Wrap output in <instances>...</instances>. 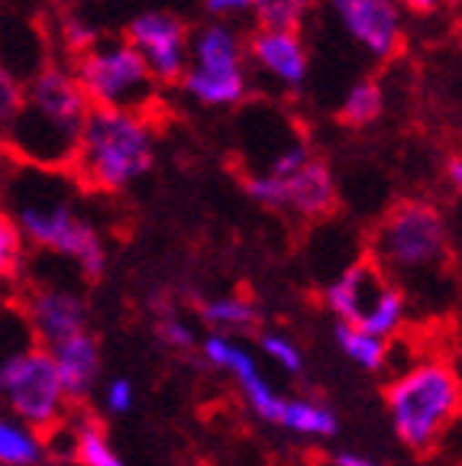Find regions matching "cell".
I'll return each instance as SVG.
<instances>
[{"label":"cell","instance_id":"6da1fadb","mask_svg":"<svg viewBox=\"0 0 462 466\" xmlns=\"http://www.w3.org/2000/svg\"><path fill=\"white\" fill-rule=\"evenodd\" d=\"M91 110L75 72L43 68L26 81V97L16 116L4 124L7 149L29 168H72Z\"/></svg>","mask_w":462,"mask_h":466},{"label":"cell","instance_id":"7a4b0ae2","mask_svg":"<svg viewBox=\"0 0 462 466\" xmlns=\"http://www.w3.org/2000/svg\"><path fill=\"white\" fill-rule=\"evenodd\" d=\"M14 188L16 195L10 198L7 218L20 227L26 243L72 259L81 276L101 279L104 266H107L101 233L91 220L75 211L55 175L39 168V182H29L26 168H23V178L16 175Z\"/></svg>","mask_w":462,"mask_h":466},{"label":"cell","instance_id":"3957f363","mask_svg":"<svg viewBox=\"0 0 462 466\" xmlns=\"http://www.w3.org/2000/svg\"><path fill=\"white\" fill-rule=\"evenodd\" d=\"M156 137L139 110L95 107L81 133L75 178L95 191H123L152 168Z\"/></svg>","mask_w":462,"mask_h":466},{"label":"cell","instance_id":"277c9868","mask_svg":"<svg viewBox=\"0 0 462 466\" xmlns=\"http://www.w3.org/2000/svg\"><path fill=\"white\" fill-rule=\"evenodd\" d=\"M388 411L397 437L411 451L427 453L462 411V386L440 360L411 366L388 386Z\"/></svg>","mask_w":462,"mask_h":466},{"label":"cell","instance_id":"5b68a950","mask_svg":"<svg viewBox=\"0 0 462 466\" xmlns=\"http://www.w3.org/2000/svg\"><path fill=\"white\" fill-rule=\"evenodd\" d=\"M447 224L427 201H405L382 220L376 233V262L385 276L434 285L447 269Z\"/></svg>","mask_w":462,"mask_h":466},{"label":"cell","instance_id":"8992f818","mask_svg":"<svg viewBox=\"0 0 462 466\" xmlns=\"http://www.w3.org/2000/svg\"><path fill=\"white\" fill-rule=\"evenodd\" d=\"M0 395L14 411L16 421L29 424L39 434H52L62 428L65 405H72L58 376V366L52 350L23 347L16 353H7L0 363Z\"/></svg>","mask_w":462,"mask_h":466},{"label":"cell","instance_id":"52a82bcc","mask_svg":"<svg viewBox=\"0 0 462 466\" xmlns=\"http://www.w3.org/2000/svg\"><path fill=\"white\" fill-rule=\"evenodd\" d=\"M75 78L91 107L143 114V107L156 95V78L133 43H97L91 52L78 56Z\"/></svg>","mask_w":462,"mask_h":466},{"label":"cell","instance_id":"ba28073f","mask_svg":"<svg viewBox=\"0 0 462 466\" xmlns=\"http://www.w3.org/2000/svg\"><path fill=\"white\" fill-rule=\"evenodd\" d=\"M185 91L204 107H230L243 101V46L226 23H210L191 39V68L185 75Z\"/></svg>","mask_w":462,"mask_h":466},{"label":"cell","instance_id":"9c48e42d","mask_svg":"<svg viewBox=\"0 0 462 466\" xmlns=\"http://www.w3.org/2000/svg\"><path fill=\"white\" fill-rule=\"evenodd\" d=\"M156 81H185L191 68V43L185 23L166 10H146L130 23V36Z\"/></svg>","mask_w":462,"mask_h":466},{"label":"cell","instance_id":"30bf717a","mask_svg":"<svg viewBox=\"0 0 462 466\" xmlns=\"http://www.w3.org/2000/svg\"><path fill=\"white\" fill-rule=\"evenodd\" d=\"M23 320H26L29 334L36 337V343L45 350L72 340L78 334H87L85 301L75 291L55 289V285H36L23 295Z\"/></svg>","mask_w":462,"mask_h":466},{"label":"cell","instance_id":"8fae6325","mask_svg":"<svg viewBox=\"0 0 462 466\" xmlns=\"http://www.w3.org/2000/svg\"><path fill=\"white\" fill-rule=\"evenodd\" d=\"M201 350H204V360H207L210 366L233 372V379H236L239 389H243L249 408H253L262 421L282 424L285 411H288V399H282V395L268 386L249 350H243L239 343H233L230 337H224V334H210L207 340L201 343Z\"/></svg>","mask_w":462,"mask_h":466},{"label":"cell","instance_id":"7c38bea8","mask_svg":"<svg viewBox=\"0 0 462 466\" xmlns=\"http://www.w3.org/2000/svg\"><path fill=\"white\" fill-rule=\"evenodd\" d=\"M333 14L368 56L388 58L401 46V4L397 0H330Z\"/></svg>","mask_w":462,"mask_h":466},{"label":"cell","instance_id":"4fadbf2b","mask_svg":"<svg viewBox=\"0 0 462 466\" xmlns=\"http://www.w3.org/2000/svg\"><path fill=\"white\" fill-rule=\"evenodd\" d=\"M388 282L391 279L385 276V269L376 259H359L326 285V295H324L326 308L340 318V324L359 328L362 318L382 299V291Z\"/></svg>","mask_w":462,"mask_h":466},{"label":"cell","instance_id":"5bb4252c","mask_svg":"<svg viewBox=\"0 0 462 466\" xmlns=\"http://www.w3.org/2000/svg\"><path fill=\"white\" fill-rule=\"evenodd\" d=\"M253 62L282 87H301L307 81V49L295 29H259L249 43Z\"/></svg>","mask_w":462,"mask_h":466},{"label":"cell","instance_id":"9a60e30c","mask_svg":"<svg viewBox=\"0 0 462 466\" xmlns=\"http://www.w3.org/2000/svg\"><path fill=\"white\" fill-rule=\"evenodd\" d=\"M58 376L65 386L68 401H85L95 389L97 370H101V353H97V340L91 334H78L72 340L52 347Z\"/></svg>","mask_w":462,"mask_h":466},{"label":"cell","instance_id":"2e32d148","mask_svg":"<svg viewBox=\"0 0 462 466\" xmlns=\"http://www.w3.org/2000/svg\"><path fill=\"white\" fill-rule=\"evenodd\" d=\"M336 201V182L324 162H307L297 175L288 178V208L301 218H320Z\"/></svg>","mask_w":462,"mask_h":466},{"label":"cell","instance_id":"e0dca14e","mask_svg":"<svg viewBox=\"0 0 462 466\" xmlns=\"http://www.w3.org/2000/svg\"><path fill=\"white\" fill-rule=\"evenodd\" d=\"M72 431H75V460H78V463H85V466H126L114 453V447H110V441H107V428H104L95 415L81 411V415L75 418Z\"/></svg>","mask_w":462,"mask_h":466},{"label":"cell","instance_id":"ac0fdd59","mask_svg":"<svg viewBox=\"0 0 462 466\" xmlns=\"http://www.w3.org/2000/svg\"><path fill=\"white\" fill-rule=\"evenodd\" d=\"M45 457V444L39 441V431L23 421L0 424V463L4 466H36Z\"/></svg>","mask_w":462,"mask_h":466},{"label":"cell","instance_id":"d6986e66","mask_svg":"<svg viewBox=\"0 0 462 466\" xmlns=\"http://www.w3.org/2000/svg\"><path fill=\"white\" fill-rule=\"evenodd\" d=\"M405 320H407V299H405V289L395 282L385 285L382 291V299L372 305V311L362 318L359 328L366 330V334H376V337H395L397 330L405 328Z\"/></svg>","mask_w":462,"mask_h":466},{"label":"cell","instance_id":"ffe728a7","mask_svg":"<svg viewBox=\"0 0 462 466\" xmlns=\"http://www.w3.org/2000/svg\"><path fill=\"white\" fill-rule=\"evenodd\" d=\"M336 343L343 347L353 363H359L362 370L378 372L388 363V340L376 334H366L362 328H353V324H336Z\"/></svg>","mask_w":462,"mask_h":466},{"label":"cell","instance_id":"44dd1931","mask_svg":"<svg viewBox=\"0 0 462 466\" xmlns=\"http://www.w3.org/2000/svg\"><path fill=\"white\" fill-rule=\"evenodd\" d=\"M282 428L307 437H333L340 424H336V415H333L330 408L320 405V401L288 399V411L282 418Z\"/></svg>","mask_w":462,"mask_h":466},{"label":"cell","instance_id":"7402d4cb","mask_svg":"<svg viewBox=\"0 0 462 466\" xmlns=\"http://www.w3.org/2000/svg\"><path fill=\"white\" fill-rule=\"evenodd\" d=\"M201 318L217 330H246L256 328L259 311H256L253 301L239 299V295H224V299L201 301Z\"/></svg>","mask_w":462,"mask_h":466},{"label":"cell","instance_id":"603a6c76","mask_svg":"<svg viewBox=\"0 0 462 466\" xmlns=\"http://www.w3.org/2000/svg\"><path fill=\"white\" fill-rule=\"evenodd\" d=\"M382 87L376 81H356L343 97V120L353 127H366L382 114Z\"/></svg>","mask_w":462,"mask_h":466},{"label":"cell","instance_id":"cb8c5ba5","mask_svg":"<svg viewBox=\"0 0 462 466\" xmlns=\"http://www.w3.org/2000/svg\"><path fill=\"white\" fill-rule=\"evenodd\" d=\"M311 7V0H256V20L262 29H295Z\"/></svg>","mask_w":462,"mask_h":466},{"label":"cell","instance_id":"d4e9b609","mask_svg":"<svg viewBox=\"0 0 462 466\" xmlns=\"http://www.w3.org/2000/svg\"><path fill=\"white\" fill-rule=\"evenodd\" d=\"M23 259H26V237L14 220L4 218V224H0V269H4L7 282L23 269Z\"/></svg>","mask_w":462,"mask_h":466},{"label":"cell","instance_id":"484cf974","mask_svg":"<svg viewBox=\"0 0 462 466\" xmlns=\"http://www.w3.org/2000/svg\"><path fill=\"white\" fill-rule=\"evenodd\" d=\"M246 191L266 208H288V178H278L272 172H256L249 175Z\"/></svg>","mask_w":462,"mask_h":466},{"label":"cell","instance_id":"4316f807","mask_svg":"<svg viewBox=\"0 0 462 466\" xmlns=\"http://www.w3.org/2000/svg\"><path fill=\"white\" fill-rule=\"evenodd\" d=\"M307 162H314V156H311V149H307V143H288V146H282V149L275 153V159L268 162L266 172L278 175V178H291V175L301 172V168L307 166Z\"/></svg>","mask_w":462,"mask_h":466},{"label":"cell","instance_id":"83f0119b","mask_svg":"<svg viewBox=\"0 0 462 466\" xmlns=\"http://www.w3.org/2000/svg\"><path fill=\"white\" fill-rule=\"evenodd\" d=\"M62 39H65L68 49L78 52V56H85V52H91L101 43V39H97V29L87 20H81V16H65V20H62Z\"/></svg>","mask_w":462,"mask_h":466},{"label":"cell","instance_id":"f1b7e54d","mask_svg":"<svg viewBox=\"0 0 462 466\" xmlns=\"http://www.w3.org/2000/svg\"><path fill=\"white\" fill-rule=\"evenodd\" d=\"M262 350H266L268 357H272L275 363L282 366V370H288V372H301L304 370L301 353H297V347L288 340V337H282V334H266V337H262Z\"/></svg>","mask_w":462,"mask_h":466},{"label":"cell","instance_id":"f546056e","mask_svg":"<svg viewBox=\"0 0 462 466\" xmlns=\"http://www.w3.org/2000/svg\"><path fill=\"white\" fill-rule=\"evenodd\" d=\"M23 97H26V85L14 72L0 75V120L4 124H10L16 116V110L23 107Z\"/></svg>","mask_w":462,"mask_h":466},{"label":"cell","instance_id":"4dcf8cb0","mask_svg":"<svg viewBox=\"0 0 462 466\" xmlns=\"http://www.w3.org/2000/svg\"><path fill=\"white\" fill-rule=\"evenodd\" d=\"M156 334H159V340L172 350H191L195 347V334H191V328L185 324V320L175 318V314H166V318L156 324Z\"/></svg>","mask_w":462,"mask_h":466},{"label":"cell","instance_id":"1f68e13d","mask_svg":"<svg viewBox=\"0 0 462 466\" xmlns=\"http://www.w3.org/2000/svg\"><path fill=\"white\" fill-rule=\"evenodd\" d=\"M104 405L114 411V415H123V411H130L133 408V386L126 379H114L104 392Z\"/></svg>","mask_w":462,"mask_h":466},{"label":"cell","instance_id":"d6a6232c","mask_svg":"<svg viewBox=\"0 0 462 466\" xmlns=\"http://www.w3.org/2000/svg\"><path fill=\"white\" fill-rule=\"evenodd\" d=\"M204 7L214 16H239L246 10H256V0H204Z\"/></svg>","mask_w":462,"mask_h":466},{"label":"cell","instance_id":"836d02e7","mask_svg":"<svg viewBox=\"0 0 462 466\" xmlns=\"http://www.w3.org/2000/svg\"><path fill=\"white\" fill-rule=\"evenodd\" d=\"M333 463L336 466H376L368 457H359V453H336Z\"/></svg>","mask_w":462,"mask_h":466},{"label":"cell","instance_id":"e575fe53","mask_svg":"<svg viewBox=\"0 0 462 466\" xmlns=\"http://www.w3.org/2000/svg\"><path fill=\"white\" fill-rule=\"evenodd\" d=\"M447 175H449V182H453V188L459 191V198H462V159H449Z\"/></svg>","mask_w":462,"mask_h":466},{"label":"cell","instance_id":"d590c367","mask_svg":"<svg viewBox=\"0 0 462 466\" xmlns=\"http://www.w3.org/2000/svg\"><path fill=\"white\" fill-rule=\"evenodd\" d=\"M397 4H405L407 10H434V7H440V0H397Z\"/></svg>","mask_w":462,"mask_h":466},{"label":"cell","instance_id":"8d00e7d4","mask_svg":"<svg viewBox=\"0 0 462 466\" xmlns=\"http://www.w3.org/2000/svg\"><path fill=\"white\" fill-rule=\"evenodd\" d=\"M62 4H68V0H62Z\"/></svg>","mask_w":462,"mask_h":466}]
</instances>
